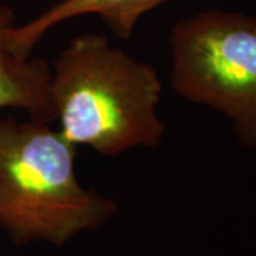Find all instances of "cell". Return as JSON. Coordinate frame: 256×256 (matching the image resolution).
<instances>
[{
    "label": "cell",
    "instance_id": "7a4b0ae2",
    "mask_svg": "<svg viewBox=\"0 0 256 256\" xmlns=\"http://www.w3.org/2000/svg\"><path fill=\"white\" fill-rule=\"evenodd\" d=\"M118 212L116 202L82 186L76 146L48 122L0 118V228L13 245L63 246Z\"/></svg>",
    "mask_w": 256,
    "mask_h": 256
},
{
    "label": "cell",
    "instance_id": "6da1fadb",
    "mask_svg": "<svg viewBox=\"0 0 256 256\" xmlns=\"http://www.w3.org/2000/svg\"><path fill=\"white\" fill-rule=\"evenodd\" d=\"M50 92L58 131L73 146L117 156L164 140L156 68L112 46L106 34H80L64 47L52 66Z\"/></svg>",
    "mask_w": 256,
    "mask_h": 256
},
{
    "label": "cell",
    "instance_id": "3957f363",
    "mask_svg": "<svg viewBox=\"0 0 256 256\" xmlns=\"http://www.w3.org/2000/svg\"><path fill=\"white\" fill-rule=\"evenodd\" d=\"M170 82L181 98L224 116L256 152V18L210 9L172 24Z\"/></svg>",
    "mask_w": 256,
    "mask_h": 256
},
{
    "label": "cell",
    "instance_id": "277c9868",
    "mask_svg": "<svg viewBox=\"0 0 256 256\" xmlns=\"http://www.w3.org/2000/svg\"><path fill=\"white\" fill-rule=\"evenodd\" d=\"M14 26V12L0 3V111H23L28 118L52 122V67L43 58L18 53L12 40Z\"/></svg>",
    "mask_w": 256,
    "mask_h": 256
},
{
    "label": "cell",
    "instance_id": "5b68a950",
    "mask_svg": "<svg viewBox=\"0 0 256 256\" xmlns=\"http://www.w3.org/2000/svg\"><path fill=\"white\" fill-rule=\"evenodd\" d=\"M170 2L172 0H60L28 23L16 24L13 46L18 53L30 56L47 32L88 14L98 16L116 37L130 40L141 18Z\"/></svg>",
    "mask_w": 256,
    "mask_h": 256
}]
</instances>
